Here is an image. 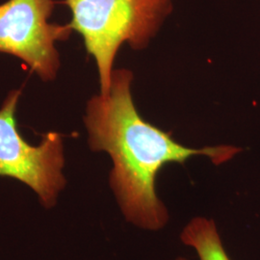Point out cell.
I'll list each match as a JSON object with an SVG mask.
<instances>
[{"label":"cell","instance_id":"obj_4","mask_svg":"<svg viewBox=\"0 0 260 260\" xmlns=\"http://www.w3.org/2000/svg\"><path fill=\"white\" fill-rule=\"evenodd\" d=\"M54 0H8L0 4V52L16 56L43 81H51L60 68L56 42L73 29L48 21Z\"/></svg>","mask_w":260,"mask_h":260},{"label":"cell","instance_id":"obj_2","mask_svg":"<svg viewBox=\"0 0 260 260\" xmlns=\"http://www.w3.org/2000/svg\"><path fill=\"white\" fill-rule=\"evenodd\" d=\"M72 11L70 27L83 38L95 60L101 94L111 87L113 64L121 45L147 47L172 12V0H65Z\"/></svg>","mask_w":260,"mask_h":260},{"label":"cell","instance_id":"obj_3","mask_svg":"<svg viewBox=\"0 0 260 260\" xmlns=\"http://www.w3.org/2000/svg\"><path fill=\"white\" fill-rule=\"evenodd\" d=\"M20 94V90L11 91L0 108V177L24 183L44 207L52 208L67 184L63 138L48 132L38 146L23 139L16 120Z\"/></svg>","mask_w":260,"mask_h":260},{"label":"cell","instance_id":"obj_5","mask_svg":"<svg viewBox=\"0 0 260 260\" xmlns=\"http://www.w3.org/2000/svg\"><path fill=\"white\" fill-rule=\"evenodd\" d=\"M180 240L196 251L199 260H232L223 246L213 219L197 216L186 223ZM175 260H188L178 256Z\"/></svg>","mask_w":260,"mask_h":260},{"label":"cell","instance_id":"obj_1","mask_svg":"<svg viewBox=\"0 0 260 260\" xmlns=\"http://www.w3.org/2000/svg\"><path fill=\"white\" fill-rule=\"evenodd\" d=\"M132 79L128 70L113 71L110 92L89 101L84 121L90 149L111 158L109 185L125 221L140 230L158 232L170 220L156 190L163 168L202 155L221 165L241 149L229 145L193 149L178 143L170 132L142 118L130 92Z\"/></svg>","mask_w":260,"mask_h":260}]
</instances>
